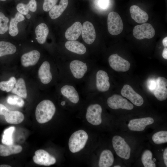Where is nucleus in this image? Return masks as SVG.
<instances>
[{"instance_id":"f704fd0d","label":"nucleus","mask_w":167,"mask_h":167,"mask_svg":"<svg viewBox=\"0 0 167 167\" xmlns=\"http://www.w3.org/2000/svg\"><path fill=\"white\" fill-rule=\"evenodd\" d=\"M9 21V19L3 13L0 12V34H4L7 31Z\"/></svg>"},{"instance_id":"c756f323","label":"nucleus","mask_w":167,"mask_h":167,"mask_svg":"<svg viewBox=\"0 0 167 167\" xmlns=\"http://www.w3.org/2000/svg\"><path fill=\"white\" fill-rule=\"evenodd\" d=\"M152 154L150 150H146L143 152L141 157V161L145 167H155L156 165L152 159Z\"/></svg>"},{"instance_id":"393cba45","label":"nucleus","mask_w":167,"mask_h":167,"mask_svg":"<svg viewBox=\"0 0 167 167\" xmlns=\"http://www.w3.org/2000/svg\"><path fill=\"white\" fill-rule=\"evenodd\" d=\"M68 0H61L58 5H54L49 11V15L53 19L59 17L67 7Z\"/></svg>"},{"instance_id":"20e7f679","label":"nucleus","mask_w":167,"mask_h":167,"mask_svg":"<svg viewBox=\"0 0 167 167\" xmlns=\"http://www.w3.org/2000/svg\"><path fill=\"white\" fill-rule=\"evenodd\" d=\"M58 92L61 95L72 104H78L80 100V95L83 93L79 86L68 83L61 82Z\"/></svg>"},{"instance_id":"9b49d317","label":"nucleus","mask_w":167,"mask_h":167,"mask_svg":"<svg viewBox=\"0 0 167 167\" xmlns=\"http://www.w3.org/2000/svg\"><path fill=\"white\" fill-rule=\"evenodd\" d=\"M108 61L110 67L116 71L126 72L129 69L130 67V62L117 54L110 55Z\"/></svg>"},{"instance_id":"9d476101","label":"nucleus","mask_w":167,"mask_h":167,"mask_svg":"<svg viewBox=\"0 0 167 167\" xmlns=\"http://www.w3.org/2000/svg\"><path fill=\"white\" fill-rule=\"evenodd\" d=\"M134 37L138 40L144 38L151 39L155 35V30L153 26L149 23H144L135 26L133 30Z\"/></svg>"},{"instance_id":"a211bd4d","label":"nucleus","mask_w":167,"mask_h":167,"mask_svg":"<svg viewBox=\"0 0 167 167\" xmlns=\"http://www.w3.org/2000/svg\"><path fill=\"white\" fill-rule=\"evenodd\" d=\"M156 86L154 94L156 99L163 101L167 98V80L164 77H159L156 80Z\"/></svg>"},{"instance_id":"4be33fe9","label":"nucleus","mask_w":167,"mask_h":167,"mask_svg":"<svg viewBox=\"0 0 167 167\" xmlns=\"http://www.w3.org/2000/svg\"><path fill=\"white\" fill-rule=\"evenodd\" d=\"M82 29L81 23L79 21L75 22L66 31V38L68 40H76L80 35Z\"/></svg>"},{"instance_id":"473e14b6","label":"nucleus","mask_w":167,"mask_h":167,"mask_svg":"<svg viewBox=\"0 0 167 167\" xmlns=\"http://www.w3.org/2000/svg\"><path fill=\"white\" fill-rule=\"evenodd\" d=\"M16 81L15 77H11L8 81L1 82L0 89L7 92H10L14 88Z\"/></svg>"},{"instance_id":"7c9ffc66","label":"nucleus","mask_w":167,"mask_h":167,"mask_svg":"<svg viewBox=\"0 0 167 167\" xmlns=\"http://www.w3.org/2000/svg\"><path fill=\"white\" fill-rule=\"evenodd\" d=\"M14 126H11L5 129L3 132L2 142L4 144L11 145L13 144L12 134L15 130Z\"/></svg>"},{"instance_id":"4468645a","label":"nucleus","mask_w":167,"mask_h":167,"mask_svg":"<svg viewBox=\"0 0 167 167\" xmlns=\"http://www.w3.org/2000/svg\"><path fill=\"white\" fill-rule=\"evenodd\" d=\"M121 94L137 106H141L143 103V99L142 96L136 92L129 85H124L121 90Z\"/></svg>"},{"instance_id":"bb28decb","label":"nucleus","mask_w":167,"mask_h":167,"mask_svg":"<svg viewBox=\"0 0 167 167\" xmlns=\"http://www.w3.org/2000/svg\"><path fill=\"white\" fill-rule=\"evenodd\" d=\"M25 18L23 15L17 12L14 18H11L9 27V33L12 36L17 35L19 32L18 23L24 20Z\"/></svg>"},{"instance_id":"423d86ee","label":"nucleus","mask_w":167,"mask_h":167,"mask_svg":"<svg viewBox=\"0 0 167 167\" xmlns=\"http://www.w3.org/2000/svg\"><path fill=\"white\" fill-rule=\"evenodd\" d=\"M112 142L113 149L118 156L126 160L129 159L131 148L124 138L119 135H115Z\"/></svg>"},{"instance_id":"cd10ccee","label":"nucleus","mask_w":167,"mask_h":167,"mask_svg":"<svg viewBox=\"0 0 167 167\" xmlns=\"http://www.w3.org/2000/svg\"><path fill=\"white\" fill-rule=\"evenodd\" d=\"M11 92L22 98H27V94L25 83L23 78H20L17 80Z\"/></svg>"},{"instance_id":"39448f33","label":"nucleus","mask_w":167,"mask_h":167,"mask_svg":"<svg viewBox=\"0 0 167 167\" xmlns=\"http://www.w3.org/2000/svg\"><path fill=\"white\" fill-rule=\"evenodd\" d=\"M88 135L85 131L80 130L73 133L68 141L69 150L72 153L79 152L85 147L88 139Z\"/></svg>"},{"instance_id":"2f4dec72","label":"nucleus","mask_w":167,"mask_h":167,"mask_svg":"<svg viewBox=\"0 0 167 167\" xmlns=\"http://www.w3.org/2000/svg\"><path fill=\"white\" fill-rule=\"evenodd\" d=\"M152 139L153 142L157 144L167 142V131H161L157 132L152 135Z\"/></svg>"},{"instance_id":"5701e85b","label":"nucleus","mask_w":167,"mask_h":167,"mask_svg":"<svg viewBox=\"0 0 167 167\" xmlns=\"http://www.w3.org/2000/svg\"><path fill=\"white\" fill-rule=\"evenodd\" d=\"M114 158L112 152L108 149L104 150L101 154L98 162L100 167H109L113 164Z\"/></svg>"},{"instance_id":"0eeeda50","label":"nucleus","mask_w":167,"mask_h":167,"mask_svg":"<svg viewBox=\"0 0 167 167\" xmlns=\"http://www.w3.org/2000/svg\"><path fill=\"white\" fill-rule=\"evenodd\" d=\"M102 109L98 103H91L86 109V118L90 124L95 126L100 125L102 122L101 114Z\"/></svg>"},{"instance_id":"a18cd8bd","label":"nucleus","mask_w":167,"mask_h":167,"mask_svg":"<svg viewBox=\"0 0 167 167\" xmlns=\"http://www.w3.org/2000/svg\"><path fill=\"white\" fill-rule=\"evenodd\" d=\"M26 17L27 19H29L31 17V15H30L28 14L27 15Z\"/></svg>"},{"instance_id":"b1692460","label":"nucleus","mask_w":167,"mask_h":167,"mask_svg":"<svg viewBox=\"0 0 167 167\" xmlns=\"http://www.w3.org/2000/svg\"><path fill=\"white\" fill-rule=\"evenodd\" d=\"M35 32L37 42L41 44H44L49 32L47 25L44 23L40 24L36 27Z\"/></svg>"},{"instance_id":"4c0bfd02","label":"nucleus","mask_w":167,"mask_h":167,"mask_svg":"<svg viewBox=\"0 0 167 167\" xmlns=\"http://www.w3.org/2000/svg\"><path fill=\"white\" fill-rule=\"evenodd\" d=\"M27 5L29 11L32 12L36 11L37 9V3L35 0H30Z\"/></svg>"},{"instance_id":"c9c22d12","label":"nucleus","mask_w":167,"mask_h":167,"mask_svg":"<svg viewBox=\"0 0 167 167\" xmlns=\"http://www.w3.org/2000/svg\"><path fill=\"white\" fill-rule=\"evenodd\" d=\"M58 0H44L43 4V10L45 11H48L57 2Z\"/></svg>"},{"instance_id":"c03bdc74","label":"nucleus","mask_w":167,"mask_h":167,"mask_svg":"<svg viewBox=\"0 0 167 167\" xmlns=\"http://www.w3.org/2000/svg\"><path fill=\"white\" fill-rule=\"evenodd\" d=\"M11 166L9 165H0V167H11Z\"/></svg>"},{"instance_id":"6e6552de","label":"nucleus","mask_w":167,"mask_h":167,"mask_svg":"<svg viewBox=\"0 0 167 167\" xmlns=\"http://www.w3.org/2000/svg\"><path fill=\"white\" fill-rule=\"evenodd\" d=\"M108 29L109 32L113 35L120 34L123 28V22L119 14L114 11L110 12L107 18Z\"/></svg>"},{"instance_id":"f3484780","label":"nucleus","mask_w":167,"mask_h":167,"mask_svg":"<svg viewBox=\"0 0 167 167\" xmlns=\"http://www.w3.org/2000/svg\"><path fill=\"white\" fill-rule=\"evenodd\" d=\"M81 35L84 41L90 45L94 41L96 37L95 30L93 24L90 22H85L82 25Z\"/></svg>"},{"instance_id":"6ab92c4d","label":"nucleus","mask_w":167,"mask_h":167,"mask_svg":"<svg viewBox=\"0 0 167 167\" xmlns=\"http://www.w3.org/2000/svg\"><path fill=\"white\" fill-rule=\"evenodd\" d=\"M40 53L37 50H33L23 54L21 56L22 65L24 67L35 65L40 57Z\"/></svg>"},{"instance_id":"a878e982","label":"nucleus","mask_w":167,"mask_h":167,"mask_svg":"<svg viewBox=\"0 0 167 167\" xmlns=\"http://www.w3.org/2000/svg\"><path fill=\"white\" fill-rule=\"evenodd\" d=\"M4 145L0 144V156H6L13 154L18 153L22 150V147L19 145L12 144Z\"/></svg>"},{"instance_id":"de8ad7c7","label":"nucleus","mask_w":167,"mask_h":167,"mask_svg":"<svg viewBox=\"0 0 167 167\" xmlns=\"http://www.w3.org/2000/svg\"><path fill=\"white\" fill-rule=\"evenodd\" d=\"M0 0L2 1H6V0Z\"/></svg>"},{"instance_id":"7ed1b4c3","label":"nucleus","mask_w":167,"mask_h":167,"mask_svg":"<svg viewBox=\"0 0 167 167\" xmlns=\"http://www.w3.org/2000/svg\"><path fill=\"white\" fill-rule=\"evenodd\" d=\"M56 108L51 100L45 99L41 101L36 106L35 116L37 121L40 123H44L50 121L54 115Z\"/></svg>"},{"instance_id":"f8f14e48","label":"nucleus","mask_w":167,"mask_h":167,"mask_svg":"<svg viewBox=\"0 0 167 167\" xmlns=\"http://www.w3.org/2000/svg\"><path fill=\"white\" fill-rule=\"evenodd\" d=\"M0 115H3L6 122L10 124H18L24 120V114L18 111H10L3 105L0 104Z\"/></svg>"},{"instance_id":"1a4fd4ad","label":"nucleus","mask_w":167,"mask_h":167,"mask_svg":"<svg viewBox=\"0 0 167 167\" xmlns=\"http://www.w3.org/2000/svg\"><path fill=\"white\" fill-rule=\"evenodd\" d=\"M107 103L108 106L113 109H122L131 110L134 108L132 104L126 99L117 94H114L109 97L107 99Z\"/></svg>"},{"instance_id":"2eb2a0df","label":"nucleus","mask_w":167,"mask_h":167,"mask_svg":"<svg viewBox=\"0 0 167 167\" xmlns=\"http://www.w3.org/2000/svg\"><path fill=\"white\" fill-rule=\"evenodd\" d=\"M51 65L47 61L44 62L40 66L38 71V75L41 82L45 85L51 83L54 76L51 71Z\"/></svg>"},{"instance_id":"79ce46f5","label":"nucleus","mask_w":167,"mask_h":167,"mask_svg":"<svg viewBox=\"0 0 167 167\" xmlns=\"http://www.w3.org/2000/svg\"><path fill=\"white\" fill-rule=\"evenodd\" d=\"M162 56L165 59H167V47H165L164 49L162 54Z\"/></svg>"},{"instance_id":"72a5a7b5","label":"nucleus","mask_w":167,"mask_h":167,"mask_svg":"<svg viewBox=\"0 0 167 167\" xmlns=\"http://www.w3.org/2000/svg\"><path fill=\"white\" fill-rule=\"evenodd\" d=\"M7 102L10 105H16L20 107H23L24 104V101L22 97L16 95L8 96Z\"/></svg>"},{"instance_id":"49530a36","label":"nucleus","mask_w":167,"mask_h":167,"mask_svg":"<svg viewBox=\"0 0 167 167\" xmlns=\"http://www.w3.org/2000/svg\"><path fill=\"white\" fill-rule=\"evenodd\" d=\"M121 166L119 165H116L114 166V167H120Z\"/></svg>"},{"instance_id":"e433bc0d","label":"nucleus","mask_w":167,"mask_h":167,"mask_svg":"<svg viewBox=\"0 0 167 167\" xmlns=\"http://www.w3.org/2000/svg\"><path fill=\"white\" fill-rule=\"evenodd\" d=\"M16 9L18 12L22 15H26L29 12V9L27 4L19 3L16 6Z\"/></svg>"},{"instance_id":"c85d7f7f","label":"nucleus","mask_w":167,"mask_h":167,"mask_svg":"<svg viewBox=\"0 0 167 167\" xmlns=\"http://www.w3.org/2000/svg\"><path fill=\"white\" fill-rule=\"evenodd\" d=\"M16 51L15 46L6 41H0V57L14 54Z\"/></svg>"},{"instance_id":"37998d69","label":"nucleus","mask_w":167,"mask_h":167,"mask_svg":"<svg viewBox=\"0 0 167 167\" xmlns=\"http://www.w3.org/2000/svg\"><path fill=\"white\" fill-rule=\"evenodd\" d=\"M162 43L165 47H167V37L166 36L164 38L162 41Z\"/></svg>"},{"instance_id":"412c9836","label":"nucleus","mask_w":167,"mask_h":167,"mask_svg":"<svg viewBox=\"0 0 167 167\" xmlns=\"http://www.w3.org/2000/svg\"><path fill=\"white\" fill-rule=\"evenodd\" d=\"M130 11L132 18L136 22L143 24L148 19V14L137 6L134 5L131 6Z\"/></svg>"},{"instance_id":"dca6fc26","label":"nucleus","mask_w":167,"mask_h":167,"mask_svg":"<svg viewBox=\"0 0 167 167\" xmlns=\"http://www.w3.org/2000/svg\"><path fill=\"white\" fill-rule=\"evenodd\" d=\"M154 122L153 118L151 117L134 119L129 121L127 126L131 131H142L147 126L152 124Z\"/></svg>"},{"instance_id":"ea45409f","label":"nucleus","mask_w":167,"mask_h":167,"mask_svg":"<svg viewBox=\"0 0 167 167\" xmlns=\"http://www.w3.org/2000/svg\"><path fill=\"white\" fill-rule=\"evenodd\" d=\"M149 89L151 91L154 90L156 86V81L153 79H150L148 82Z\"/></svg>"},{"instance_id":"aec40b11","label":"nucleus","mask_w":167,"mask_h":167,"mask_svg":"<svg viewBox=\"0 0 167 167\" xmlns=\"http://www.w3.org/2000/svg\"><path fill=\"white\" fill-rule=\"evenodd\" d=\"M65 47L68 51L79 55H84L87 51L83 44L76 40H68L65 43Z\"/></svg>"},{"instance_id":"ddd939ff","label":"nucleus","mask_w":167,"mask_h":167,"mask_svg":"<svg viewBox=\"0 0 167 167\" xmlns=\"http://www.w3.org/2000/svg\"><path fill=\"white\" fill-rule=\"evenodd\" d=\"M33 157L34 162L38 165L50 166L56 162L55 158L46 151L39 149L36 151Z\"/></svg>"},{"instance_id":"f257e3e1","label":"nucleus","mask_w":167,"mask_h":167,"mask_svg":"<svg viewBox=\"0 0 167 167\" xmlns=\"http://www.w3.org/2000/svg\"><path fill=\"white\" fill-rule=\"evenodd\" d=\"M95 66L91 61L76 58L66 60L59 66L61 82L80 86Z\"/></svg>"},{"instance_id":"f03ea898","label":"nucleus","mask_w":167,"mask_h":167,"mask_svg":"<svg viewBox=\"0 0 167 167\" xmlns=\"http://www.w3.org/2000/svg\"><path fill=\"white\" fill-rule=\"evenodd\" d=\"M109 79L106 71L98 69L95 66L79 86L83 93L87 95H94L96 92H105L110 89Z\"/></svg>"},{"instance_id":"58836bf2","label":"nucleus","mask_w":167,"mask_h":167,"mask_svg":"<svg viewBox=\"0 0 167 167\" xmlns=\"http://www.w3.org/2000/svg\"><path fill=\"white\" fill-rule=\"evenodd\" d=\"M98 5L101 8L106 9L107 8L109 4V0H98Z\"/></svg>"},{"instance_id":"a19ab883","label":"nucleus","mask_w":167,"mask_h":167,"mask_svg":"<svg viewBox=\"0 0 167 167\" xmlns=\"http://www.w3.org/2000/svg\"><path fill=\"white\" fill-rule=\"evenodd\" d=\"M163 158L164 161L166 166H167V148H166L163 152Z\"/></svg>"}]
</instances>
